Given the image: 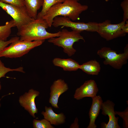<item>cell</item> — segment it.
I'll return each instance as SVG.
<instances>
[{"label":"cell","mask_w":128,"mask_h":128,"mask_svg":"<svg viewBox=\"0 0 128 128\" xmlns=\"http://www.w3.org/2000/svg\"><path fill=\"white\" fill-rule=\"evenodd\" d=\"M88 6L82 5L76 0H65L52 6L42 17L50 27L54 18L60 16L67 17L73 21L78 20L80 14L88 9Z\"/></svg>","instance_id":"6da1fadb"},{"label":"cell","mask_w":128,"mask_h":128,"mask_svg":"<svg viewBox=\"0 0 128 128\" xmlns=\"http://www.w3.org/2000/svg\"><path fill=\"white\" fill-rule=\"evenodd\" d=\"M49 27L46 21L42 18L32 19L18 29L17 34L21 40L27 41L45 40L52 37H58L60 31L55 33L48 32Z\"/></svg>","instance_id":"7a4b0ae2"},{"label":"cell","mask_w":128,"mask_h":128,"mask_svg":"<svg viewBox=\"0 0 128 128\" xmlns=\"http://www.w3.org/2000/svg\"><path fill=\"white\" fill-rule=\"evenodd\" d=\"M57 37H52L49 39L48 41L54 45L62 47L64 52L69 57L73 55L76 51L73 47L74 43L82 40L85 41L83 37L80 34L81 32L74 30L69 31L63 29L60 31Z\"/></svg>","instance_id":"3957f363"},{"label":"cell","mask_w":128,"mask_h":128,"mask_svg":"<svg viewBox=\"0 0 128 128\" xmlns=\"http://www.w3.org/2000/svg\"><path fill=\"white\" fill-rule=\"evenodd\" d=\"M45 40L32 41H23L19 39L11 43L0 52V57L16 58L22 56L33 49L41 45Z\"/></svg>","instance_id":"277c9868"},{"label":"cell","mask_w":128,"mask_h":128,"mask_svg":"<svg viewBox=\"0 0 128 128\" xmlns=\"http://www.w3.org/2000/svg\"><path fill=\"white\" fill-rule=\"evenodd\" d=\"M97 53L100 58L104 59V64L109 65L114 69H119L127 62L128 44L124 48V52L122 53L118 54L116 51L106 47L98 50Z\"/></svg>","instance_id":"5b68a950"},{"label":"cell","mask_w":128,"mask_h":128,"mask_svg":"<svg viewBox=\"0 0 128 128\" xmlns=\"http://www.w3.org/2000/svg\"><path fill=\"white\" fill-rule=\"evenodd\" d=\"M0 7L12 17L18 29L33 18L29 15L25 6H19L0 1Z\"/></svg>","instance_id":"8992f818"},{"label":"cell","mask_w":128,"mask_h":128,"mask_svg":"<svg viewBox=\"0 0 128 128\" xmlns=\"http://www.w3.org/2000/svg\"><path fill=\"white\" fill-rule=\"evenodd\" d=\"M98 23L89 22L87 23L83 22H73L67 17L58 16L53 19L52 26L55 27L62 26L71 28L72 30L81 32L83 31L97 32L98 27Z\"/></svg>","instance_id":"52a82bcc"},{"label":"cell","mask_w":128,"mask_h":128,"mask_svg":"<svg viewBox=\"0 0 128 128\" xmlns=\"http://www.w3.org/2000/svg\"><path fill=\"white\" fill-rule=\"evenodd\" d=\"M126 21L123 20L120 23L113 24L107 20L98 23L97 32L102 38L109 41L115 38L125 36L126 34L121 29V27Z\"/></svg>","instance_id":"ba28073f"},{"label":"cell","mask_w":128,"mask_h":128,"mask_svg":"<svg viewBox=\"0 0 128 128\" xmlns=\"http://www.w3.org/2000/svg\"><path fill=\"white\" fill-rule=\"evenodd\" d=\"M115 104L112 101L108 100L103 102L101 110V114L104 116L107 115L109 118L108 122H103L101 124L102 128H120L118 123V117H116L114 110Z\"/></svg>","instance_id":"9c48e42d"},{"label":"cell","mask_w":128,"mask_h":128,"mask_svg":"<svg viewBox=\"0 0 128 128\" xmlns=\"http://www.w3.org/2000/svg\"><path fill=\"white\" fill-rule=\"evenodd\" d=\"M39 94V91L31 89L28 92H26L19 98V101L20 105L34 118L35 117V114L37 113L38 111L35 100Z\"/></svg>","instance_id":"30bf717a"},{"label":"cell","mask_w":128,"mask_h":128,"mask_svg":"<svg viewBox=\"0 0 128 128\" xmlns=\"http://www.w3.org/2000/svg\"><path fill=\"white\" fill-rule=\"evenodd\" d=\"M98 91L97 84L94 80H87L76 89L74 98L77 100L85 97L91 98L96 96Z\"/></svg>","instance_id":"8fae6325"},{"label":"cell","mask_w":128,"mask_h":128,"mask_svg":"<svg viewBox=\"0 0 128 128\" xmlns=\"http://www.w3.org/2000/svg\"><path fill=\"white\" fill-rule=\"evenodd\" d=\"M68 89L67 84L64 80L59 79L54 81L50 87L49 100V103L52 106L56 108H59L57 105L59 98Z\"/></svg>","instance_id":"7c38bea8"},{"label":"cell","mask_w":128,"mask_h":128,"mask_svg":"<svg viewBox=\"0 0 128 128\" xmlns=\"http://www.w3.org/2000/svg\"><path fill=\"white\" fill-rule=\"evenodd\" d=\"M92 104L89 113L90 121L87 128H96L97 126L95 122L98 116L103 101L100 96H96L91 98Z\"/></svg>","instance_id":"4fadbf2b"},{"label":"cell","mask_w":128,"mask_h":128,"mask_svg":"<svg viewBox=\"0 0 128 128\" xmlns=\"http://www.w3.org/2000/svg\"><path fill=\"white\" fill-rule=\"evenodd\" d=\"M45 111H42L41 114L44 116V119L49 121L51 124L55 125H58L63 123L65 122L66 117L62 113L59 114L55 113L51 107H45Z\"/></svg>","instance_id":"5bb4252c"},{"label":"cell","mask_w":128,"mask_h":128,"mask_svg":"<svg viewBox=\"0 0 128 128\" xmlns=\"http://www.w3.org/2000/svg\"><path fill=\"white\" fill-rule=\"evenodd\" d=\"M53 64L60 67L65 71H76L79 69L80 65L74 60L70 58L64 59L54 58L52 60Z\"/></svg>","instance_id":"9a60e30c"},{"label":"cell","mask_w":128,"mask_h":128,"mask_svg":"<svg viewBox=\"0 0 128 128\" xmlns=\"http://www.w3.org/2000/svg\"><path fill=\"white\" fill-rule=\"evenodd\" d=\"M79 69L88 74L97 75L100 71L101 67L99 63L94 59L80 65Z\"/></svg>","instance_id":"2e32d148"},{"label":"cell","mask_w":128,"mask_h":128,"mask_svg":"<svg viewBox=\"0 0 128 128\" xmlns=\"http://www.w3.org/2000/svg\"><path fill=\"white\" fill-rule=\"evenodd\" d=\"M44 0H24L25 6L31 18H37L38 10L42 6Z\"/></svg>","instance_id":"e0dca14e"},{"label":"cell","mask_w":128,"mask_h":128,"mask_svg":"<svg viewBox=\"0 0 128 128\" xmlns=\"http://www.w3.org/2000/svg\"><path fill=\"white\" fill-rule=\"evenodd\" d=\"M15 27V23L13 19L6 22L5 25L0 26V40L6 41L11 34V28Z\"/></svg>","instance_id":"ac0fdd59"},{"label":"cell","mask_w":128,"mask_h":128,"mask_svg":"<svg viewBox=\"0 0 128 128\" xmlns=\"http://www.w3.org/2000/svg\"><path fill=\"white\" fill-rule=\"evenodd\" d=\"M65 0H44L42 9L37 14V18H42L52 6L58 3L63 2Z\"/></svg>","instance_id":"d6986e66"},{"label":"cell","mask_w":128,"mask_h":128,"mask_svg":"<svg viewBox=\"0 0 128 128\" xmlns=\"http://www.w3.org/2000/svg\"><path fill=\"white\" fill-rule=\"evenodd\" d=\"M14 71H18L24 73L23 67H20L16 69H11L5 67L4 64L0 60V79L3 77H5V74L8 72ZM1 89V86L0 82V90ZM1 99H0V101ZM1 105L0 104V107Z\"/></svg>","instance_id":"ffe728a7"},{"label":"cell","mask_w":128,"mask_h":128,"mask_svg":"<svg viewBox=\"0 0 128 128\" xmlns=\"http://www.w3.org/2000/svg\"><path fill=\"white\" fill-rule=\"evenodd\" d=\"M33 126L34 128H54L50 122L44 119L41 120L34 119L33 121Z\"/></svg>","instance_id":"44dd1931"},{"label":"cell","mask_w":128,"mask_h":128,"mask_svg":"<svg viewBox=\"0 0 128 128\" xmlns=\"http://www.w3.org/2000/svg\"><path fill=\"white\" fill-rule=\"evenodd\" d=\"M116 114L119 115L123 120V126L124 128H128V108L123 111H115Z\"/></svg>","instance_id":"7402d4cb"},{"label":"cell","mask_w":128,"mask_h":128,"mask_svg":"<svg viewBox=\"0 0 128 128\" xmlns=\"http://www.w3.org/2000/svg\"><path fill=\"white\" fill-rule=\"evenodd\" d=\"M120 5L123 12V20L126 21L128 19V0H124Z\"/></svg>","instance_id":"603a6c76"},{"label":"cell","mask_w":128,"mask_h":128,"mask_svg":"<svg viewBox=\"0 0 128 128\" xmlns=\"http://www.w3.org/2000/svg\"><path fill=\"white\" fill-rule=\"evenodd\" d=\"M19 39V37L16 36L12 37L8 41L0 40V52L9 45Z\"/></svg>","instance_id":"cb8c5ba5"},{"label":"cell","mask_w":128,"mask_h":128,"mask_svg":"<svg viewBox=\"0 0 128 128\" xmlns=\"http://www.w3.org/2000/svg\"><path fill=\"white\" fill-rule=\"evenodd\" d=\"M0 1L6 3L19 6H25L24 0H0Z\"/></svg>","instance_id":"d4e9b609"},{"label":"cell","mask_w":128,"mask_h":128,"mask_svg":"<svg viewBox=\"0 0 128 128\" xmlns=\"http://www.w3.org/2000/svg\"><path fill=\"white\" fill-rule=\"evenodd\" d=\"M126 22V23H125L122 26L121 29L124 33L126 34L128 33V20H127Z\"/></svg>","instance_id":"484cf974"},{"label":"cell","mask_w":128,"mask_h":128,"mask_svg":"<svg viewBox=\"0 0 128 128\" xmlns=\"http://www.w3.org/2000/svg\"><path fill=\"white\" fill-rule=\"evenodd\" d=\"M78 120L77 118H76L74 122L70 126V128H79V125L78 123Z\"/></svg>","instance_id":"4316f807"},{"label":"cell","mask_w":128,"mask_h":128,"mask_svg":"<svg viewBox=\"0 0 128 128\" xmlns=\"http://www.w3.org/2000/svg\"><path fill=\"white\" fill-rule=\"evenodd\" d=\"M109 0H105L107 2Z\"/></svg>","instance_id":"83f0119b"},{"label":"cell","mask_w":128,"mask_h":128,"mask_svg":"<svg viewBox=\"0 0 128 128\" xmlns=\"http://www.w3.org/2000/svg\"><path fill=\"white\" fill-rule=\"evenodd\" d=\"M77 0L78 1L79 0Z\"/></svg>","instance_id":"f1b7e54d"}]
</instances>
